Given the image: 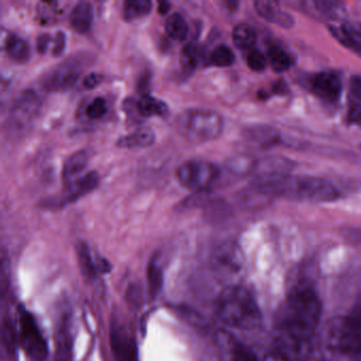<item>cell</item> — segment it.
Segmentation results:
<instances>
[{
    "label": "cell",
    "mask_w": 361,
    "mask_h": 361,
    "mask_svg": "<svg viewBox=\"0 0 361 361\" xmlns=\"http://www.w3.org/2000/svg\"><path fill=\"white\" fill-rule=\"evenodd\" d=\"M322 305L314 289L299 287L287 298L281 314L280 336L274 343L295 354L314 335L320 322Z\"/></svg>",
    "instance_id": "obj_1"
},
{
    "label": "cell",
    "mask_w": 361,
    "mask_h": 361,
    "mask_svg": "<svg viewBox=\"0 0 361 361\" xmlns=\"http://www.w3.org/2000/svg\"><path fill=\"white\" fill-rule=\"evenodd\" d=\"M253 187L266 195L283 196L312 202H331L340 197L337 188L323 178L288 175L257 178Z\"/></svg>",
    "instance_id": "obj_2"
},
{
    "label": "cell",
    "mask_w": 361,
    "mask_h": 361,
    "mask_svg": "<svg viewBox=\"0 0 361 361\" xmlns=\"http://www.w3.org/2000/svg\"><path fill=\"white\" fill-rule=\"evenodd\" d=\"M215 314L224 324L242 331H252L262 322L257 300L242 285H231L221 290L215 301Z\"/></svg>",
    "instance_id": "obj_3"
},
{
    "label": "cell",
    "mask_w": 361,
    "mask_h": 361,
    "mask_svg": "<svg viewBox=\"0 0 361 361\" xmlns=\"http://www.w3.org/2000/svg\"><path fill=\"white\" fill-rule=\"evenodd\" d=\"M177 128L189 142L206 143L221 136L224 120L209 109H188L177 118Z\"/></svg>",
    "instance_id": "obj_4"
},
{
    "label": "cell",
    "mask_w": 361,
    "mask_h": 361,
    "mask_svg": "<svg viewBox=\"0 0 361 361\" xmlns=\"http://www.w3.org/2000/svg\"><path fill=\"white\" fill-rule=\"evenodd\" d=\"M329 341L344 354H360L361 310L334 321L329 327Z\"/></svg>",
    "instance_id": "obj_5"
},
{
    "label": "cell",
    "mask_w": 361,
    "mask_h": 361,
    "mask_svg": "<svg viewBox=\"0 0 361 361\" xmlns=\"http://www.w3.org/2000/svg\"><path fill=\"white\" fill-rule=\"evenodd\" d=\"M18 341L29 358L44 361L48 357L47 340L32 312L25 306L18 307Z\"/></svg>",
    "instance_id": "obj_6"
},
{
    "label": "cell",
    "mask_w": 361,
    "mask_h": 361,
    "mask_svg": "<svg viewBox=\"0 0 361 361\" xmlns=\"http://www.w3.org/2000/svg\"><path fill=\"white\" fill-rule=\"evenodd\" d=\"M177 179L185 189L192 192H204L210 189L219 176L215 164L200 160H190L177 169Z\"/></svg>",
    "instance_id": "obj_7"
},
{
    "label": "cell",
    "mask_w": 361,
    "mask_h": 361,
    "mask_svg": "<svg viewBox=\"0 0 361 361\" xmlns=\"http://www.w3.org/2000/svg\"><path fill=\"white\" fill-rule=\"evenodd\" d=\"M42 100L37 92H22L12 105L7 120V128L14 135L23 134L33 123L41 111Z\"/></svg>",
    "instance_id": "obj_8"
},
{
    "label": "cell",
    "mask_w": 361,
    "mask_h": 361,
    "mask_svg": "<svg viewBox=\"0 0 361 361\" xmlns=\"http://www.w3.org/2000/svg\"><path fill=\"white\" fill-rule=\"evenodd\" d=\"M81 75L82 66L79 61L66 60L44 75L42 86L50 92H66L75 85Z\"/></svg>",
    "instance_id": "obj_9"
},
{
    "label": "cell",
    "mask_w": 361,
    "mask_h": 361,
    "mask_svg": "<svg viewBox=\"0 0 361 361\" xmlns=\"http://www.w3.org/2000/svg\"><path fill=\"white\" fill-rule=\"evenodd\" d=\"M109 339L115 361H139L136 337L130 327L118 319L111 322Z\"/></svg>",
    "instance_id": "obj_10"
},
{
    "label": "cell",
    "mask_w": 361,
    "mask_h": 361,
    "mask_svg": "<svg viewBox=\"0 0 361 361\" xmlns=\"http://www.w3.org/2000/svg\"><path fill=\"white\" fill-rule=\"evenodd\" d=\"M100 183V176L96 171L86 173L81 178L78 179L77 181H73V183L68 185L66 192L62 197L52 198V200L44 202V206L48 208H62L63 206H66L68 204L78 202L80 198L90 194V192L97 189V187Z\"/></svg>",
    "instance_id": "obj_11"
},
{
    "label": "cell",
    "mask_w": 361,
    "mask_h": 361,
    "mask_svg": "<svg viewBox=\"0 0 361 361\" xmlns=\"http://www.w3.org/2000/svg\"><path fill=\"white\" fill-rule=\"evenodd\" d=\"M77 255L82 274L90 280H94L99 274H107L111 270V264L102 257L96 259L86 243L78 244Z\"/></svg>",
    "instance_id": "obj_12"
},
{
    "label": "cell",
    "mask_w": 361,
    "mask_h": 361,
    "mask_svg": "<svg viewBox=\"0 0 361 361\" xmlns=\"http://www.w3.org/2000/svg\"><path fill=\"white\" fill-rule=\"evenodd\" d=\"M54 361H73V338L69 314L61 317L56 329Z\"/></svg>",
    "instance_id": "obj_13"
},
{
    "label": "cell",
    "mask_w": 361,
    "mask_h": 361,
    "mask_svg": "<svg viewBox=\"0 0 361 361\" xmlns=\"http://www.w3.org/2000/svg\"><path fill=\"white\" fill-rule=\"evenodd\" d=\"M312 88L320 98L326 101H336L341 94L342 84L335 73H318L312 80Z\"/></svg>",
    "instance_id": "obj_14"
},
{
    "label": "cell",
    "mask_w": 361,
    "mask_h": 361,
    "mask_svg": "<svg viewBox=\"0 0 361 361\" xmlns=\"http://www.w3.org/2000/svg\"><path fill=\"white\" fill-rule=\"evenodd\" d=\"M155 132L151 128H140L118 139L116 145L120 149H143L155 143Z\"/></svg>",
    "instance_id": "obj_15"
},
{
    "label": "cell",
    "mask_w": 361,
    "mask_h": 361,
    "mask_svg": "<svg viewBox=\"0 0 361 361\" xmlns=\"http://www.w3.org/2000/svg\"><path fill=\"white\" fill-rule=\"evenodd\" d=\"M69 23L73 30L77 32L82 35L87 33L92 29V23H94V9L92 4L86 1L77 4L71 10Z\"/></svg>",
    "instance_id": "obj_16"
},
{
    "label": "cell",
    "mask_w": 361,
    "mask_h": 361,
    "mask_svg": "<svg viewBox=\"0 0 361 361\" xmlns=\"http://www.w3.org/2000/svg\"><path fill=\"white\" fill-rule=\"evenodd\" d=\"M255 6L257 13L265 20L278 24L279 26L285 27V28L293 26V18L285 12L281 11L280 5L276 1L259 0L255 4Z\"/></svg>",
    "instance_id": "obj_17"
},
{
    "label": "cell",
    "mask_w": 361,
    "mask_h": 361,
    "mask_svg": "<svg viewBox=\"0 0 361 361\" xmlns=\"http://www.w3.org/2000/svg\"><path fill=\"white\" fill-rule=\"evenodd\" d=\"M4 50L10 60L18 64H25L31 56V47L28 42L16 35H9L4 43Z\"/></svg>",
    "instance_id": "obj_18"
},
{
    "label": "cell",
    "mask_w": 361,
    "mask_h": 361,
    "mask_svg": "<svg viewBox=\"0 0 361 361\" xmlns=\"http://www.w3.org/2000/svg\"><path fill=\"white\" fill-rule=\"evenodd\" d=\"M259 160L251 155H236L229 158L225 166L230 174L238 177L248 176L257 172Z\"/></svg>",
    "instance_id": "obj_19"
},
{
    "label": "cell",
    "mask_w": 361,
    "mask_h": 361,
    "mask_svg": "<svg viewBox=\"0 0 361 361\" xmlns=\"http://www.w3.org/2000/svg\"><path fill=\"white\" fill-rule=\"evenodd\" d=\"M139 115L145 118L162 117L169 111L168 105L159 99L154 98L151 94L142 96L136 105Z\"/></svg>",
    "instance_id": "obj_20"
},
{
    "label": "cell",
    "mask_w": 361,
    "mask_h": 361,
    "mask_svg": "<svg viewBox=\"0 0 361 361\" xmlns=\"http://www.w3.org/2000/svg\"><path fill=\"white\" fill-rule=\"evenodd\" d=\"M88 161H90V154L85 149L71 154L63 166V178L65 180L73 178L87 166Z\"/></svg>",
    "instance_id": "obj_21"
},
{
    "label": "cell",
    "mask_w": 361,
    "mask_h": 361,
    "mask_svg": "<svg viewBox=\"0 0 361 361\" xmlns=\"http://www.w3.org/2000/svg\"><path fill=\"white\" fill-rule=\"evenodd\" d=\"M147 287L149 297L156 299L159 295L164 285V271L157 257H153L147 266Z\"/></svg>",
    "instance_id": "obj_22"
},
{
    "label": "cell",
    "mask_w": 361,
    "mask_h": 361,
    "mask_svg": "<svg viewBox=\"0 0 361 361\" xmlns=\"http://www.w3.org/2000/svg\"><path fill=\"white\" fill-rule=\"evenodd\" d=\"M164 29H166V35L170 39L178 42L185 41L188 37V32H189L187 22H185L183 16L179 13L171 14L166 18Z\"/></svg>",
    "instance_id": "obj_23"
},
{
    "label": "cell",
    "mask_w": 361,
    "mask_h": 361,
    "mask_svg": "<svg viewBox=\"0 0 361 361\" xmlns=\"http://www.w3.org/2000/svg\"><path fill=\"white\" fill-rule=\"evenodd\" d=\"M232 39H233L234 45L240 49H250L257 41V33L249 25L238 24L234 27Z\"/></svg>",
    "instance_id": "obj_24"
},
{
    "label": "cell",
    "mask_w": 361,
    "mask_h": 361,
    "mask_svg": "<svg viewBox=\"0 0 361 361\" xmlns=\"http://www.w3.org/2000/svg\"><path fill=\"white\" fill-rule=\"evenodd\" d=\"M18 334L11 319H5L3 323V329H1V341H3L4 350L7 352L8 356L11 359L16 357L18 342H20Z\"/></svg>",
    "instance_id": "obj_25"
},
{
    "label": "cell",
    "mask_w": 361,
    "mask_h": 361,
    "mask_svg": "<svg viewBox=\"0 0 361 361\" xmlns=\"http://www.w3.org/2000/svg\"><path fill=\"white\" fill-rule=\"evenodd\" d=\"M152 11V3L149 0H128L124 3L123 16L126 20L145 18Z\"/></svg>",
    "instance_id": "obj_26"
},
{
    "label": "cell",
    "mask_w": 361,
    "mask_h": 361,
    "mask_svg": "<svg viewBox=\"0 0 361 361\" xmlns=\"http://www.w3.org/2000/svg\"><path fill=\"white\" fill-rule=\"evenodd\" d=\"M268 59L272 69L276 73H284L293 65V58L280 46H270L268 49Z\"/></svg>",
    "instance_id": "obj_27"
},
{
    "label": "cell",
    "mask_w": 361,
    "mask_h": 361,
    "mask_svg": "<svg viewBox=\"0 0 361 361\" xmlns=\"http://www.w3.org/2000/svg\"><path fill=\"white\" fill-rule=\"evenodd\" d=\"M341 35L350 48L361 54V24L345 22L341 26Z\"/></svg>",
    "instance_id": "obj_28"
},
{
    "label": "cell",
    "mask_w": 361,
    "mask_h": 361,
    "mask_svg": "<svg viewBox=\"0 0 361 361\" xmlns=\"http://www.w3.org/2000/svg\"><path fill=\"white\" fill-rule=\"evenodd\" d=\"M198 61H200V51L193 44H187L181 49L179 56L181 68L185 73H192L197 68Z\"/></svg>",
    "instance_id": "obj_29"
},
{
    "label": "cell",
    "mask_w": 361,
    "mask_h": 361,
    "mask_svg": "<svg viewBox=\"0 0 361 361\" xmlns=\"http://www.w3.org/2000/svg\"><path fill=\"white\" fill-rule=\"evenodd\" d=\"M235 56L229 47L225 45L217 46L210 56V63L213 66L230 67L233 65Z\"/></svg>",
    "instance_id": "obj_30"
},
{
    "label": "cell",
    "mask_w": 361,
    "mask_h": 361,
    "mask_svg": "<svg viewBox=\"0 0 361 361\" xmlns=\"http://www.w3.org/2000/svg\"><path fill=\"white\" fill-rule=\"evenodd\" d=\"M249 137L263 145H269L278 140L279 135L276 134V130L274 128L265 126V128H253L249 133Z\"/></svg>",
    "instance_id": "obj_31"
},
{
    "label": "cell",
    "mask_w": 361,
    "mask_h": 361,
    "mask_svg": "<svg viewBox=\"0 0 361 361\" xmlns=\"http://www.w3.org/2000/svg\"><path fill=\"white\" fill-rule=\"evenodd\" d=\"M314 5H316L317 10L327 18H340L344 13V6L341 3L317 1Z\"/></svg>",
    "instance_id": "obj_32"
},
{
    "label": "cell",
    "mask_w": 361,
    "mask_h": 361,
    "mask_svg": "<svg viewBox=\"0 0 361 361\" xmlns=\"http://www.w3.org/2000/svg\"><path fill=\"white\" fill-rule=\"evenodd\" d=\"M232 361H257L255 353L240 342H234L231 348Z\"/></svg>",
    "instance_id": "obj_33"
},
{
    "label": "cell",
    "mask_w": 361,
    "mask_h": 361,
    "mask_svg": "<svg viewBox=\"0 0 361 361\" xmlns=\"http://www.w3.org/2000/svg\"><path fill=\"white\" fill-rule=\"evenodd\" d=\"M86 116L90 119L98 120L101 119L105 114L107 113V104L106 101L104 99L98 97V98L94 99L90 104L86 107Z\"/></svg>",
    "instance_id": "obj_34"
},
{
    "label": "cell",
    "mask_w": 361,
    "mask_h": 361,
    "mask_svg": "<svg viewBox=\"0 0 361 361\" xmlns=\"http://www.w3.org/2000/svg\"><path fill=\"white\" fill-rule=\"evenodd\" d=\"M247 64L253 71H262L267 65V58L259 50H252L247 56Z\"/></svg>",
    "instance_id": "obj_35"
},
{
    "label": "cell",
    "mask_w": 361,
    "mask_h": 361,
    "mask_svg": "<svg viewBox=\"0 0 361 361\" xmlns=\"http://www.w3.org/2000/svg\"><path fill=\"white\" fill-rule=\"evenodd\" d=\"M67 37L65 32L59 31L54 39V47H52V56H60L66 48Z\"/></svg>",
    "instance_id": "obj_36"
},
{
    "label": "cell",
    "mask_w": 361,
    "mask_h": 361,
    "mask_svg": "<svg viewBox=\"0 0 361 361\" xmlns=\"http://www.w3.org/2000/svg\"><path fill=\"white\" fill-rule=\"evenodd\" d=\"M350 90L353 102L361 103V75H355L350 79Z\"/></svg>",
    "instance_id": "obj_37"
},
{
    "label": "cell",
    "mask_w": 361,
    "mask_h": 361,
    "mask_svg": "<svg viewBox=\"0 0 361 361\" xmlns=\"http://www.w3.org/2000/svg\"><path fill=\"white\" fill-rule=\"evenodd\" d=\"M103 81V75L100 73H92L86 75L83 80V86L86 90H94L98 87Z\"/></svg>",
    "instance_id": "obj_38"
},
{
    "label": "cell",
    "mask_w": 361,
    "mask_h": 361,
    "mask_svg": "<svg viewBox=\"0 0 361 361\" xmlns=\"http://www.w3.org/2000/svg\"><path fill=\"white\" fill-rule=\"evenodd\" d=\"M348 120L352 123L361 126V103L353 102L348 109Z\"/></svg>",
    "instance_id": "obj_39"
},
{
    "label": "cell",
    "mask_w": 361,
    "mask_h": 361,
    "mask_svg": "<svg viewBox=\"0 0 361 361\" xmlns=\"http://www.w3.org/2000/svg\"><path fill=\"white\" fill-rule=\"evenodd\" d=\"M52 37L48 33H43L37 39V51L39 54H45L51 43Z\"/></svg>",
    "instance_id": "obj_40"
},
{
    "label": "cell",
    "mask_w": 361,
    "mask_h": 361,
    "mask_svg": "<svg viewBox=\"0 0 361 361\" xmlns=\"http://www.w3.org/2000/svg\"><path fill=\"white\" fill-rule=\"evenodd\" d=\"M128 300H130V303L135 304V305H138L140 303V290H139L138 287L132 286L128 288Z\"/></svg>",
    "instance_id": "obj_41"
},
{
    "label": "cell",
    "mask_w": 361,
    "mask_h": 361,
    "mask_svg": "<svg viewBox=\"0 0 361 361\" xmlns=\"http://www.w3.org/2000/svg\"><path fill=\"white\" fill-rule=\"evenodd\" d=\"M170 4L166 3V1H161V3L159 4V7H158V12H159V14H161V16H166V14L170 11Z\"/></svg>",
    "instance_id": "obj_42"
}]
</instances>
